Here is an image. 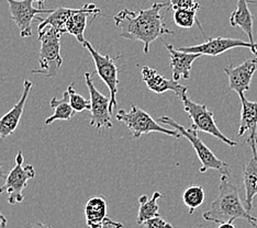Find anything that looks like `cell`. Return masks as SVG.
<instances>
[{
	"instance_id": "obj_1",
	"label": "cell",
	"mask_w": 257,
	"mask_h": 228,
	"mask_svg": "<svg viewBox=\"0 0 257 228\" xmlns=\"http://www.w3.org/2000/svg\"><path fill=\"white\" fill-rule=\"evenodd\" d=\"M169 7L165 2L154 3L149 9L133 11L122 9L113 18L115 27L120 30V37L130 41H140L143 43L145 55L150 53V45L163 35L174 32L166 27L161 10Z\"/></svg>"
},
{
	"instance_id": "obj_2",
	"label": "cell",
	"mask_w": 257,
	"mask_h": 228,
	"mask_svg": "<svg viewBox=\"0 0 257 228\" xmlns=\"http://www.w3.org/2000/svg\"><path fill=\"white\" fill-rule=\"evenodd\" d=\"M202 216L204 220L217 224L233 223L236 219H244L254 228H257V218L250 215L246 205L242 203L237 186L230 183L227 175L223 174H221L217 197Z\"/></svg>"
},
{
	"instance_id": "obj_3",
	"label": "cell",
	"mask_w": 257,
	"mask_h": 228,
	"mask_svg": "<svg viewBox=\"0 0 257 228\" xmlns=\"http://www.w3.org/2000/svg\"><path fill=\"white\" fill-rule=\"evenodd\" d=\"M39 31L40 56L38 69L31 70L32 74L43 75L46 78L55 77L63 65L61 55L62 33L51 27H45Z\"/></svg>"
},
{
	"instance_id": "obj_4",
	"label": "cell",
	"mask_w": 257,
	"mask_h": 228,
	"mask_svg": "<svg viewBox=\"0 0 257 228\" xmlns=\"http://www.w3.org/2000/svg\"><path fill=\"white\" fill-rule=\"evenodd\" d=\"M159 122L173 127L174 130H176L178 133H180V135L183 137L189 140V143L192 145V147H194L196 154L201 162V167L199 169L200 172L203 173L209 170V169H213V170H218L221 174L229 177L231 173L229 163L222 161L212 153L211 149H210L200 139V137L198 136L197 130L192 127L186 128L172 118H169V116H162V118L159 119Z\"/></svg>"
},
{
	"instance_id": "obj_5",
	"label": "cell",
	"mask_w": 257,
	"mask_h": 228,
	"mask_svg": "<svg viewBox=\"0 0 257 228\" xmlns=\"http://www.w3.org/2000/svg\"><path fill=\"white\" fill-rule=\"evenodd\" d=\"M115 119L130 130L133 138H140L143 134H150L153 132L165 134L175 138H180L182 135L176 130H168L161 125L159 121H155L147 111L139 108L136 104H131L130 111L119 110L115 114Z\"/></svg>"
},
{
	"instance_id": "obj_6",
	"label": "cell",
	"mask_w": 257,
	"mask_h": 228,
	"mask_svg": "<svg viewBox=\"0 0 257 228\" xmlns=\"http://www.w3.org/2000/svg\"><path fill=\"white\" fill-rule=\"evenodd\" d=\"M36 178V170L32 165H25V157L22 151H18L15 159V166L6 175V181L0 186V194L7 193L8 202L11 205L22 203L25 200V190L28 186V181Z\"/></svg>"
},
{
	"instance_id": "obj_7",
	"label": "cell",
	"mask_w": 257,
	"mask_h": 228,
	"mask_svg": "<svg viewBox=\"0 0 257 228\" xmlns=\"http://www.w3.org/2000/svg\"><path fill=\"white\" fill-rule=\"evenodd\" d=\"M180 99H182V102L184 104V110L192 121V128H195L198 132L201 131L210 134V135L214 136L215 138H218L221 142H223L224 144L229 146H237V143L235 140H232L229 137H226L224 134L221 132V130L217 125V123H215L213 112L210 109H208L207 105L190 100L188 96H187V92L184 93V95L180 97Z\"/></svg>"
},
{
	"instance_id": "obj_8",
	"label": "cell",
	"mask_w": 257,
	"mask_h": 228,
	"mask_svg": "<svg viewBox=\"0 0 257 228\" xmlns=\"http://www.w3.org/2000/svg\"><path fill=\"white\" fill-rule=\"evenodd\" d=\"M83 46L90 53L96 67V73L100 79L107 85L110 92V111L112 112L113 108L118 105L116 102V92L119 86V68L112 57L109 55H102L93 49V46L88 41H85Z\"/></svg>"
},
{
	"instance_id": "obj_9",
	"label": "cell",
	"mask_w": 257,
	"mask_h": 228,
	"mask_svg": "<svg viewBox=\"0 0 257 228\" xmlns=\"http://www.w3.org/2000/svg\"><path fill=\"white\" fill-rule=\"evenodd\" d=\"M39 0H7L9 5L10 17L16 26L19 28L21 38H30L32 35L33 20L42 21L39 15H50L53 9L34 8L33 3Z\"/></svg>"
},
{
	"instance_id": "obj_10",
	"label": "cell",
	"mask_w": 257,
	"mask_h": 228,
	"mask_svg": "<svg viewBox=\"0 0 257 228\" xmlns=\"http://www.w3.org/2000/svg\"><path fill=\"white\" fill-rule=\"evenodd\" d=\"M85 80L86 86L88 88L89 97H90V125L96 127L97 130L101 128H112V120H111V114L112 112L110 111V97L102 95L92 83L91 74L86 72L85 73Z\"/></svg>"
},
{
	"instance_id": "obj_11",
	"label": "cell",
	"mask_w": 257,
	"mask_h": 228,
	"mask_svg": "<svg viewBox=\"0 0 257 228\" xmlns=\"http://www.w3.org/2000/svg\"><path fill=\"white\" fill-rule=\"evenodd\" d=\"M236 48H245L252 51L253 54L257 56V43L250 44L246 41L241 39H233V38H211L208 39L206 42L192 46H180L178 49L182 52L186 53H194V54L207 55V56H218L223 54L226 51Z\"/></svg>"
},
{
	"instance_id": "obj_12",
	"label": "cell",
	"mask_w": 257,
	"mask_h": 228,
	"mask_svg": "<svg viewBox=\"0 0 257 228\" xmlns=\"http://www.w3.org/2000/svg\"><path fill=\"white\" fill-rule=\"evenodd\" d=\"M257 70V56L255 58L244 61L239 65L233 67L227 66L224 73L229 78L230 89L235 91L238 96L245 95L252 83V78Z\"/></svg>"
},
{
	"instance_id": "obj_13",
	"label": "cell",
	"mask_w": 257,
	"mask_h": 228,
	"mask_svg": "<svg viewBox=\"0 0 257 228\" xmlns=\"http://www.w3.org/2000/svg\"><path fill=\"white\" fill-rule=\"evenodd\" d=\"M32 86L33 84L29 79L23 81V91L19 101L14 105L13 109L0 118V139H5L6 137L13 135L18 128Z\"/></svg>"
},
{
	"instance_id": "obj_14",
	"label": "cell",
	"mask_w": 257,
	"mask_h": 228,
	"mask_svg": "<svg viewBox=\"0 0 257 228\" xmlns=\"http://www.w3.org/2000/svg\"><path fill=\"white\" fill-rule=\"evenodd\" d=\"M241 100V121H239L238 136H243L245 133H248L246 139L250 149H257V102L250 101L245 98V95L239 96Z\"/></svg>"
},
{
	"instance_id": "obj_15",
	"label": "cell",
	"mask_w": 257,
	"mask_h": 228,
	"mask_svg": "<svg viewBox=\"0 0 257 228\" xmlns=\"http://www.w3.org/2000/svg\"><path fill=\"white\" fill-rule=\"evenodd\" d=\"M142 80L148 86L149 90L156 93V95H162L167 91H173L180 98L184 93L188 91V87L180 85L178 81L174 79H167L164 76L157 73V70L144 66L142 67Z\"/></svg>"
},
{
	"instance_id": "obj_16",
	"label": "cell",
	"mask_w": 257,
	"mask_h": 228,
	"mask_svg": "<svg viewBox=\"0 0 257 228\" xmlns=\"http://www.w3.org/2000/svg\"><path fill=\"white\" fill-rule=\"evenodd\" d=\"M165 48L169 53V66H171L173 79L175 81L189 79L192 64L201 55L176 50L172 44H165Z\"/></svg>"
},
{
	"instance_id": "obj_17",
	"label": "cell",
	"mask_w": 257,
	"mask_h": 228,
	"mask_svg": "<svg viewBox=\"0 0 257 228\" xmlns=\"http://www.w3.org/2000/svg\"><path fill=\"white\" fill-rule=\"evenodd\" d=\"M100 14V9H99L96 5L93 4H87L83 8L77 9V11L69 18L68 21L66 22L65 31L66 33H69L75 39L78 41L79 43L83 44L85 42V30H86V23H87V17L93 16L96 17L97 15Z\"/></svg>"
},
{
	"instance_id": "obj_18",
	"label": "cell",
	"mask_w": 257,
	"mask_h": 228,
	"mask_svg": "<svg viewBox=\"0 0 257 228\" xmlns=\"http://www.w3.org/2000/svg\"><path fill=\"white\" fill-rule=\"evenodd\" d=\"M253 157L242 168L243 184L245 190V205L253 208V200L257 195V149L253 150Z\"/></svg>"
},
{
	"instance_id": "obj_19",
	"label": "cell",
	"mask_w": 257,
	"mask_h": 228,
	"mask_svg": "<svg viewBox=\"0 0 257 228\" xmlns=\"http://www.w3.org/2000/svg\"><path fill=\"white\" fill-rule=\"evenodd\" d=\"M248 0H237L236 9L230 16V25L238 27L248 37L250 44H256L253 33V15L248 7Z\"/></svg>"
},
{
	"instance_id": "obj_20",
	"label": "cell",
	"mask_w": 257,
	"mask_h": 228,
	"mask_svg": "<svg viewBox=\"0 0 257 228\" xmlns=\"http://www.w3.org/2000/svg\"><path fill=\"white\" fill-rule=\"evenodd\" d=\"M86 224L89 228H101L107 217V202L102 196H93L85 205Z\"/></svg>"
},
{
	"instance_id": "obj_21",
	"label": "cell",
	"mask_w": 257,
	"mask_h": 228,
	"mask_svg": "<svg viewBox=\"0 0 257 228\" xmlns=\"http://www.w3.org/2000/svg\"><path fill=\"white\" fill-rule=\"evenodd\" d=\"M163 196H164L163 193L154 192L153 196L151 198H149L147 194H143L139 197L140 208L137 216L138 225H144L147 220L154 218L156 216H160V205L157 202Z\"/></svg>"
},
{
	"instance_id": "obj_22",
	"label": "cell",
	"mask_w": 257,
	"mask_h": 228,
	"mask_svg": "<svg viewBox=\"0 0 257 228\" xmlns=\"http://www.w3.org/2000/svg\"><path fill=\"white\" fill-rule=\"evenodd\" d=\"M51 108L54 110L53 114H52L50 118L45 120V124L46 125H51L52 123H54L55 121H69L71 119L74 118V115L76 114L75 111L73 110L71 103H69V93L66 90L63 93V98L62 99H57V98H52L50 101Z\"/></svg>"
},
{
	"instance_id": "obj_23",
	"label": "cell",
	"mask_w": 257,
	"mask_h": 228,
	"mask_svg": "<svg viewBox=\"0 0 257 228\" xmlns=\"http://www.w3.org/2000/svg\"><path fill=\"white\" fill-rule=\"evenodd\" d=\"M77 9H72V8H57L54 9L48 17H45L42 21L40 22V25L38 27V30H41L45 27H51L55 29L58 32H61L62 34L66 33L65 31V26L66 22L68 21L69 18H71Z\"/></svg>"
},
{
	"instance_id": "obj_24",
	"label": "cell",
	"mask_w": 257,
	"mask_h": 228,
	"mask_svg": "<svg viewBox=\"0 0 257 228\" xmlns=\"http://www.w3.org/2000/svg\"><path fill=\"white\" fill-rule=\"evenodd\" d=\"M204 198H206L204 190L200 185H191L183 193V201L189 208V214H194L195 210L202 205Z\"/></svg>"
},
{
	"instance_id": "obj_25",
	"label": "cell",
	"mask_w": 257,
	"mask_h": 228,
	"mask_svg": "<svg viewBox=\"0 0 257 228\" xmlns=\"http://www.w3.org/2000/svg\"><path fill=\"white\" fill-rule=\"evenodd\" d=\"M197 9H191V10H176L174 11V17L173 20L175 25L182 29H190L194 27L195 23H197L198 27H199L200 31L204 35L200 22L197 19Z\"/></svg>"
},
{
	"instance_id": "obj_26",
	"label": "cell",
	"mask_w": 257,
	"mask_h": 228,
	"mask_svg": "<svg viewBox=\"0 0 257 228\" xmlns=\"http://www.w3.org/2000/svg\"><path fill=\"white\" fill-rule=\"evenodd\" d=\"M67 91L69 93V103H71L72 108L76 113H80L85 110L90 111V100H87L83 96L76 92L74 84H71L67 87Z\"/></svg>"
},
{
	"instance_id": "obj_27",
	"label": "cell",
	"mask_w": 257,
	"mask_h": 228,
	"mask_svg": "<svg viewBox=\"0 0 257 228\" xmlns=\"http://www.w3.org/2000/svg\"><path fill=\"white\" fill-rule=\"evenodd\" d=\"M169 7L176 10H191L200 9V5L196 0H169Z\"/></svg>"
},
{
	"instance_id": "obj_28",
	"label": "cell",
	"mask_w": 257,
	"mask_h": 228,
	"mask_svg": "<svg viewBox=\"0 0 257 228\" xmlns=\"http://www.w3.org/2000/svg\"><path fill=\"white\" fill-rule=\"evenodd\" d=\"M147 228H173V225L168 223L162 216H156L154 218H151L144 223Z\"/></svg>"
},
{
	"instance_id": "obj_29",
	"label": "cell",
	"mask_w": 257,
	"mask_h": 228,
	"mask_svg": "<svg viewBox=\"0 0 257 228\" xmlns=\"http://www.w3.org/2000/svg\"><path fill=\"white\" fill-rule=\"evenodd\" d=\"M101 228H123V224L120 223V221L113 220L112 218L110 217H106L103 221V225L101 226Z\"/></svg>"
},
{
	"instance_id": "obj_30",
	"label": "cell",
	"mask_w": 257,
	"mask_h": 228,
	"mask_svg": "<svg viewBox=\"0 0 257 228\" xmlns=\"http://www.w3.org/2000/svg\"><path fill=\"white\" fill-rule=\"evenodd\" d=\"M27 228H53V227L50 226V225H46V224H44V223H41V221H38V223L33 224V225H31V226H29V227H27Z\"/></svg>"
},
{
	"instance_id": "obj_31",
	"label": "cell",
	"mask_w": 257,
	"mask_h": 228,
	"mask_svg": "<svg viewBox=\"0 0 257 228\" xmlns=\"http://www.w3.org/2000/svg\"><path fill=\"white\" fill-rule=\"evenodd\" d=\"M7 223H8V220H7V218H6V216L0 213V228L7 227Z\"/></svg>"
},
{
	"instance_id": "obj_32",
	"label": "cell",
	"mask_w": 257,
	"mask_h": 228,
	"mask_svg": "<svg viewBox=\"0 0 257 228\" xmlns=\"http://www.w3.org/2000/svg\"><path fill=\"white\" fill-rule=\"evenodd\" d=\"M218 228H236L233 223H222L219 225Z\"/></svg>"
},
{
	"instance_id": "obj_33",
	"label": "cell",
	"mask_w": 257,
	"mask_h": 228,
	"mask_svg": "<svg viewBox=\"0 0 257 228\" xmlns=\"http://www.w3.org/2000/svg\"><path fill=\"white\" fill-rule=\"evenodd\" d=\"M6 172L4 171V168H3V166H2V163H0V178H6Z\"/></svg>"
},
{
	"instance_id": "obj_34",
	"label": "cell",
	"mask_w": 257,
	"mask_h": 228,
	"mask_svg": "<svg viewBox=\"0 0 257 228\" xmlns=\"http://www.w3.org/2000/svg\"><path fill=\"white\" fill-rule=\"evenodd\" d=\"M44 2H45V0H39V2H38V4H39V6H40V7H42V5L44 4Z\"/></svg>"
}]
</instances>
